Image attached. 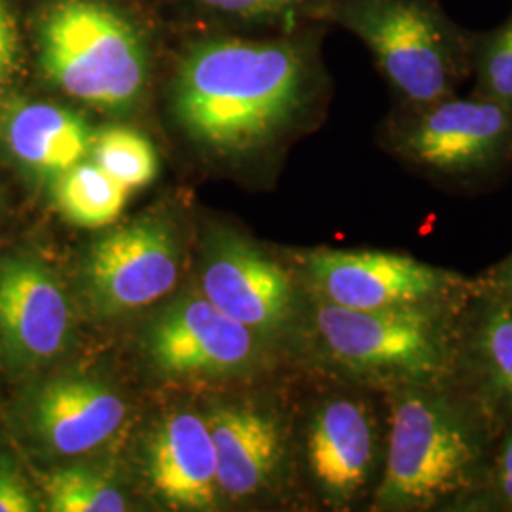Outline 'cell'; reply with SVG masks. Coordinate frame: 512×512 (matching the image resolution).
Listing matches in <instances>:
<instances>
[{"instance_id": "obj_17", "label": "cell", "mask_w": 512, "mask_h": 512, "mask_svg": "<svg viewBox=\"0 0 512 512\" xmlns=\"http://www.w3.org/2000/svg\"><path fill=\"white\" fill-rule=\"evenodd\" d=\"M484 302L461 334V363L476 368L486 406L512 410V302L482 283Z\"/></svg>"}, {"instance_id": "obj_23", "label": "cell", "mask_w": 512, "mask_h": 512, "mask_svg": "<svg viewBox=\"0 0 512 512\" xmlns=\"http://www.w3.org/2000/svg\"><path fill=\"white\" fill-rule=\"evenodd\" d=\"M37 501L12 469L0 467V512L37 511Z\"/></svg>"}, {"instance_id": "obj_2", "label": "cell", "mask_w": 512, "mask_h": 512, "mask_svg": "<svg viewBox=\"0 0 512 512\" xmlns=\"http://www.w3.org/2000/svg\"><path fill=\"white\" fill-rule=\"evenodd\" d=\"M488 410L452 385L393 389L376 511H431L473 492L486 463Z\"/></svg>"}, {"instance_id": "obj_18", "label": "cell", "mask_w": 512, "mask_h": 512, "mask_svg": "<svg viewBox=\"0 0 512 512\" xmlns=\"http://www.w3.org/2000/svg\"><path fill=\"white\" fill-rule=\"evenodd\" d=\"M52 186L61 215L82 228L109 226L122 215L129 198V188L92 160L74 165Z\"/></svg>"}, {"instance_id": "obj_19", "label": "cell", "mask_w": 512, "mask_h": 512, "mask_svg": "<svg viewBox=\"0 0 512 512\" xmlns=\"http://www.w3.org/2000/svg\"><path fill=\"white\" fill-rule=\"evenodd\" d=\"M90 160L129 190L143 188L158 175V154L135 129L107 128L93 133Z\"/></svg>"}, {"instance_id": "obj_1", "label": "cell", "mask_w": 512, "mask_h": 512, "mask_svg": "<svg viewBox=\"0 0 512 512\" xmlns=\"http://www.w3.org/2000/svg\"><path fill=\"white\" fill-rule=\"evenodd\" d=\"M319 93L313 38H215L184 55L173 112L196 143L241 154L272 147L300 128Z\"/></svg>"}, {"instance_id": "obj_21", "label": "cell", "mask_w": 512, "mask_h": 512, "mask_svg": "<svg viewBox=\"0 0 512 512\" xmlns=\"http://www.w3.org/2000/svg\"><path fill=\"white\" fill-rule=\"evenodd\" d=\"M48 509L54 512H124L128 501L105 476L86 467L59 469L44 478Z\"/></svg>"}, {"instance_id": "obj_6", "label": "cell", "mask_w": 512, "mask_h": 512, "mask_svg": "<svg viewBox=\"0 0 512 512\" xmlns=\"http://www.w3.org/2000/svg\"><path fill=\"white\" fill-rule=\"evenodd\" d=\"M44 76L95 109L129 110L145 92L148 54L139 29L99 0H59L38 33Z\"/></svg>"}, {"instance_id": "obj_5", "label": "cell", "mask_w": 512, "mask_h": 512, "mask_svg": "<svg viewBox=\"0 0 512 512\" xmlns=\"http://www.w3.org/2000/svg\"><path fill=\"white\" fill-rule=\"evenodd\" d=\"M469 300L382 311L319 302L315 329L336 363L393 389L452 385L461 368L459 311Z\"/></svg>"}, {"instance_id": "obj_22", "label": "cell", "mask_w": 512, "mask_h": 512, "mask_svg": "<svg viewBox=\"0 0 512 512\" xmlns=\"http://www.w3.org/2000/svg\"><path fill=\"white\" fill-rule=\"evenodd\" d=\"M205 8L247 19H283L294 14H329L334 0H200Z\"/></svg>"}, {"instance_id": "obj_14", "label": "cell", "mask_w": 512, "mask_h": 512, "mask_svg": "<svg viewBox=\"0 0 512 512\" xmlns=\"http://www.w3.org/2000/svg\"><path fill=\"white\" fill-rule=\"evenodd\" d=\"M152 486L175 509L211 511L217 507V454L209 423L192 412L165 420L150 444Z\"/></svg>"}, {"instance_id": "obj_3", "label": "cell", "mask_w": 512, "mask_h": 512, "mask_svg": "<svg viewBox=\"0 0 512 512\" xmlns=\"http://www.w3.org/2000/svg\"><path fill=\"white\" fill-rule=\"evenodd\" d=\"M380 143L421 181L475 196L494 190L512 173V112L475 93L395 105L382 122Z\"/></svg>"}, {"instance_id": "obj_25", "label": "cell", "mask_w": 512, "mask_h": 512, "mask_svg": "<svg viewBox=\"0 0 512 512\" xmlns=\"http://www.w3.org/2000/svg\"><path fill=\"white\" fill-rule=\"evenodd\" d=\"M495 492L499 499L512 509V429L503 440L497 467H495Z\"/></svg>"}, {"instance_id": "obj_12", "label": "cell", "mask_w": 512, "mask_h": 512, "mask_svg": "<svg viewBox=\"0 0 512 512\" xmlns=\"http://www.w3.org/2000/svg\"><path fill=\"white\" fill-rule=\"evenodd\" d=\"M306 454L311 476L334 503H348L370 486L382 458V439L363 401L334 399L310 423Z\"/></svg>"}, {"instance_id": "obj_10", "label": "cell", "mask_w": 512, "mask_h": 512, "mask_svg": "<svg viewBox=\"0 0 512 512\" xmlns=\"http://www.w3.org/2000/svg\"><path fill=\"white\" fill-rule=\"evenodd\" d=\"M256 336L258 332L224 315L205 296H184L158 317L148 348L167 374H226L255 361Z\"/></svg>"}, {"instance_id": "obj_24", "label": "cell", "mask_w": 512, "mask_h": 512, "mask_svg": "<svg viewBox=\"0 0 512 512\" xmlns=\"http://www.w3.org/2000/svg\"><path fill=\"white\" fill-rule=\"evenodd\" d=\"M18 61V33L16 23L6 6L4 0H0V82L8 78Z\"/></svg>"}, {"instance_id": "obj_11", "label": "cell", "mask_w": 512, "mask_h": 512, "mask_svg": "<svg viewBox=\"0 0 512 512\" xmlns=\"http://www.w3.org/2000/svg\"><path fill=\"white\" fill-rule=\"evenodd\" d=\"M202 296L258 334L283 329L294 310L289 275L243 239L219 241L203 266Z\"/></svg>"}, {"instance_id": "obj_13", "label": "cell", "mask_w": 512, "mask_h": 512, "mask_svg": "<svg viewBox=\"0 0 512 512\" xmlns=\"http://www.w3.org/2000/svg\"><path fill=\"white\" fill-rule=\"evenodd\" d=\"M0 143L19 167L38 181L54 184L90 158L93 131L73 110L12 99L0 105Z\"/></svg>"}, {"instance_id": "obj_8", "label": "cell", "mask_w": 512, "mask_h": 512, "mask_svg": "<svg viewBox=\"0 0 512 512\" xmlns=\"http://www.w3.org/2000/svg\"><path fill=\"white\" fill-rule=\"evenodd\" d=\"M179 245L164 220L131 222L93 243L84 285L93 310L118 315L158 302L179 279Z\"/></svg>"}, {"instance_id": "obj_7", "label": "cell", "mask_w": 512, "mask_h": 512, "mask_svg": "<svg viewBox=\"0 0 512 512\" xmlns=\"http://www.w3.org/2000/svg\"><path fill=\"white\" fill-rule=\"evenodd\" d=\"M308 274L321 302L357 311L459 304L480 285L414 256L385 251H319L308 258Z\"/></svg>"}, {"instance_id": "obj_4", "label": "cell", "mask_w": 512, "mask_h": 512, "mask_svg": "<svg viewBox=\"0 0 512 512\" xmlns=\"http://www.w3.org/2000/svg\"><path fill=\"white\" fill-rule=\"evenodd\" d=\"M327 18L365 44L395 105H427L471 80L475 31L440 0H334Z\"/></svg>"}, {"instance_id": "obj_16", "label": "cell", "mask_w": 512, "mask_h": 512, "mask_svg": "<svg viewBox=\"0 0 512 512\" xmlns=\"http://www.w3.org/2000/svg\"><path fill=\"white\" fill-rule=\"evenodd\" d=\"M207 423L224 494L247 497L274 480L285 458L283 431L274 418L251 408H220Z\"/></svg>"}, {"instance_id": "obj_20", "label": "cell", "mask_w": 512, "mask_h": 512, "mask_svg": "<svg viewBox=\"0 0 512 512\" xmlns=\"http://www.w3.org/2000/svg\"><path fill=\"white\" fill-rule=\"evenodd\" d=\"M473 92L512 112V10L499 25L475 31L471 48Z\"/></svg>"}, {"instance_id": "obj_15", "label": "cell", "mask_w": 512, "mask_h": 512, "mask_svg": "<svg viewBox=\"0 0 512 512\" xmlns=\"http://www.w3.org/2000/svg\"><path fill=\"white\" fill-rule=\"evenodd\" d=\"M124 418V401L107 385L86 378L54 380L38 393L35 403L38 435L63 456L103 446Z\"/></svg>"}, {"instance_id": "obj_26", "label": "cell", "mask_w": 512, "mask_h": 512, "mask_svg": "<svg viewBox=\"0 0 512 512\" xmlns=\"http://www.w3.org/2000/svg\"><path fill=\"white\" fill-rule=\"evenodd\" d=\"M486 285L512 302V255L495 268L494 274L486 281Z\"/></svg>"}, {"instance_id": "obj_9", "label": "cell", "mask_w": 512, "mask_h": 512, "mask_svg": "<svg viewBox=\"0 0 512 512\" xmlns=\"http://www.w3.org/2000/svg\"><path fill=\"white\" fill-rule=\"evenodd\" d=\"M71 327V304L42 260L16 255L0 262V346L12 361H52L67 346Z\"/></svg>"}]
</instances>
